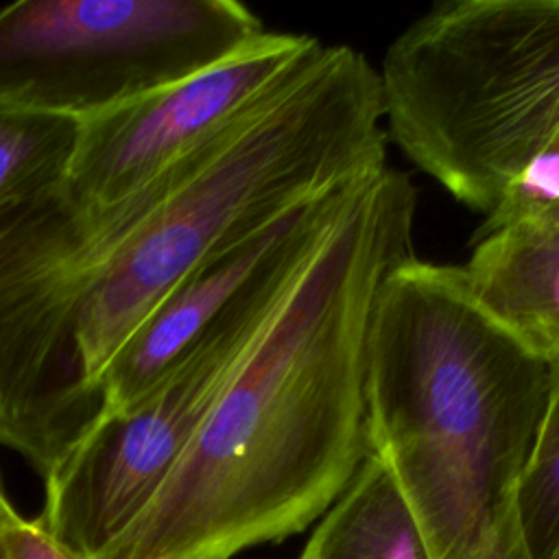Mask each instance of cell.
<instances>
[{"instance_id": "6da1fadb", "label": "cell", "mask_w": 559, "mask_h": 559, "mask_svg": "<svg viewBox=\"0 0 559 559\" xmlns=\"http://www.w3.org/2000/svg\"><path fill=\"white\" fill-rule=\"evenodd\" d=\"M417 192L358 183L293 275L175 469L98 559H234L314 524L365 461V347L384 275L415 255Z\"/></svg>"}, {"instance_id": "7a4b0ae2", "label": "cell", "mask_w": 559, "mask_h": 559, "mask_svg": "<svg viewBox=\"0 0 559 559\" xmlns=\"http://www.w3.org/2000/svg\"><path fill=\"white\" fill-rule=\"evenodd\" d=\"M559 393L459 269L417 255L382 280L365 347V432L432 559H533L520 487Z\"/></svg>"}, {"instance_id": "3957f363", "label": "cell", "mask_w": 559, "mask_h": 559, "mask_svg": "<svg viewBox=\"0 0 559 559\" xmlns=\"http://www.w3.org/2000/svg\"><path fill=\"white\" fill-rule=\"evenodd\" d=\"M386 140L378 70L347 44H323L288 83L210 140L164 203L83 284L72 341L90 386L100 395L109 358L194 266L382 170Z\"/></svg>"}, {"instance_id": "277c9868", "label": "cell", "mask_w": 559, "mask_h": 559, "mask_svg": "<svg viewBox=\"0 0 559 559\" xmlns=\"http://www.w3.org/2000/svg\"><path fill=\"white\" fill-rule=\"evenodd\" d=\"M386 138L489 229L559 210V0H443L378 68Z\"/></svg>"}, {"instance_id": "5b68a950", "label": "cell", "mask_w": 559, "mask_h": 559, "mask_svg": "<svg viewBox=\"0 0 559 559\" xmlns=\"http://www.w3.org/2000/svg\"><path fill=\"white\" fill-rule=\"evenodd\" d=\"M264 31L236 0H17L0 9V107L85 122L234 57Z\"/></svg>"}, {"instance_id": "8992f818", "label": "cell", "mask_w": 559, "mask_h": 559, "mask_svg": "<svg viewBox=\"0 0 559 559\" xmlns=\"http://www.w3.org/2000/svg\"><path fill=\"white\" fill-rule=\"evenodd\" d=\"M325 227L253 284L144 402L127 413L103 415L44 480L37 518L59 542L83 559H98L135 524Z\"/></svg>"}, {"instance_id": "52a82bcc", "label": "cell", "mask_w": 559, "mask_h": 559, "mask_svg": "<svg viewBox=\"0 0 559 559\" xmlns=\"http://www.w3.org/2000/svg\"><path fill=\"white\" fill-rule=\"evenodd\" d=\"M321 46L314 35L264 31L234 57L85 120L63 192L79 203L122 201L266 100Z\"/></svg>"}, {"instance_id": "ba28073f", "label": "cell", "mask_w": 559, "mask_h": 559, "mask_svg": "<svg viewBox=\"0 0 559 559\" xmlns=\"http://www.w3.org/2000/svg\"><path fill=\"white\" fill-rule=\"evenodd\" d=\"M358 183L271 221L194 266L109 358L98 378L105 415L144 402L253 284L338 214Z\"/></svg>"}, {"instance_id": "9c48e42d", "label": "cell", "mask_w": 559, "mask_h": 559, "mask_svg": "<svg viewBox=\"0 0 559 559\" xmlns=\"http://www.w3.org/2000/svg\"><path fill=\"white\" fill-rule=\"evenodd\" d=\"M456 269L469 299L502 332L559 365V210L476 229Z\"/></svg>"}, {"instance_id": "30bf717a", "label": "cell", "mask_w": 559, "mask_h": 559, "mask_svg": "<svg viewBox=\"0 0 559 559\" xmlns=\"http://www.w3.org/2000/svg\"><path fill=\"white\" fill-rule=\"evenodd\" d=\"M299 559H432L384 465L367 452L358 472L317 520Z\"/></svg>"}, {"instance_id": "8fae6325", "label": "cell", "mask_w": 559, "mask_h": 559, "mask_svg": "<svg viewBox=\"0 0 559 559\" xmlns=\"http://www.w3.org/2000/svg\"><path fill=\"white\" fill-rule=\"evenodd\" d=\"M81 124L66 116L0 107V210L66 177Z\"/></svg>"}, {"instance_id": "7c38bea8", "label": "cell", "mask_w": 559, "mask_h": 559, "mask_svg": "<svg viewBox=\"0 0 559 559\" xmlns=\"http://www.w3.org/2000/svg\"><path fill=\"white\" fill-rule=\"evenodd\" d=\"M520 518L533 559L559 544V393L520 487Z\"/></svg>"}, {"instance_id": "4fadbf2b", "label": "cell", "mask_w": 559, "mask_h": 559, "mask_svg": "<svg viewBox=\"0 0 559 559\" xmlns=\"http://www.w3.org/2000/svg\"><path fill=\"white\" fill-rule=\"evenodd\" d=\"M0 559H83L59 542L39 518L15 511L0 528Z\"/></svg>"}, {"instance_id": "5bb4252c", "label": "cell", "mask_w": 559, "mask_h": 559, "mask_svg": "<svg viewBox=\"0 0 559 559\" xmlns=\"http://www.w3.org/2000/svg\"><path fill=\"white\" fill-rule=\"evenodd\" d=\"M17 509L13 507V502L9 500V496H7V491H4V485H2V478H0V528H2V524L15 513Z\"/></svg>"}, {"instance_id": "9a60e30c", "label": "cell", "mask_w": 559, "mask_h": 559, "mask_svg": "<svg viewBox=\"0 0 559 559\" xmlns=\"http://www.w3.org/2000/svg\"><path fill=\"white\" fill-rule=\"evenodd\" d=\"M548 559H559V544L555 546V550L548 555Z\"/></svg>"}]
</instances>
